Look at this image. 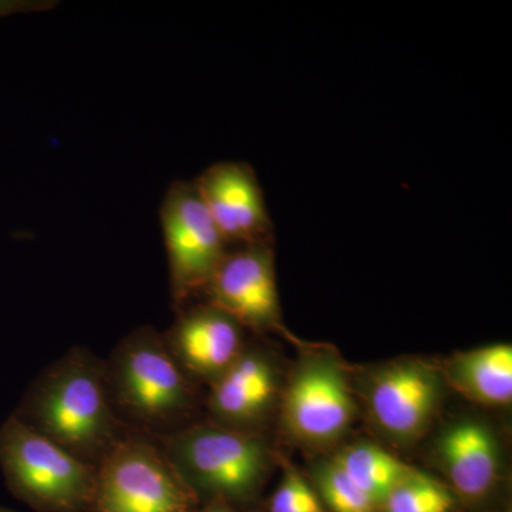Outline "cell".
I'll return each instance as SVG.
<instances>
[{
  "label": "cell",
  "instance_id": "cell-1",
  "mask_svg": "<svg viewBox=\"0 0 512 512\" xmlns=\"http://www.w3.org/2000/svg\"><path fill=\"white\" fill-rule=\"evenodd\" d=\"M15 417L94 467L130 431L111 407L106 363L84 348L43 370Z\"/></svg>",
  "mask_w": 512,
  "mask_h": 512
},
{
  "label": "cell",
  "instance_id": "cell-2",
  "mask_svg": "<svg viewBox=\"0 0 512 512\" xmlns=\"http://www.w3.org/2000/svg\"><path fill=\"white\" fill-rule=\"evenodd\" d=\"M104 363L111 407L127 429L163 439L194 424L195 382L156 329H134Z\"/></svg>",
  "mask_w": 512,
  "mask_h": 512
},
{
  "label": "cell",
  "instance_id": "cell-3",
  "mask_svg": "<svg viewBox=\"0 0 512 512\" xmlns=\"http://www.w3.org/2000/svg\"><path fill=\"white\" fill-rule=\"evenodd\" d=\"M160 440L178 476L211 503H247L264 485L274 457L261 433L194 423Z\"/></svg>",
  "mask_w": 512,
  "mask_h": 512
},
{
  "label": "cell",
  "instance_id": "cell-4",
  "mask_svg": "<svg viewBox=\"0 0 512 512\" xmlns=\"http://www.w3.org/2000/svg\"><path fill=\"white\" fill-rule=\"evenodd\" d=\"M0 467L9 490L39 512H86L96 467L10 417L0 429Z\"/></svg>",
  "mask_w": 512,
  "mask_h": 512
},
{
  "label": "cell",
  "instance_id": "cell-5",
  "mask_svg": "<svg viewBox=\"0 0 512 512\" xmlns=\"http://www.w3.org/2000/svg\"><path fill=\"white\" fill-rule=\"evenodd\" d=\"M198 503L160 440L130 430L97 464L86 512H197Z\"/></svg>",
  "mask_w": 512,
  "mask_h": 512
},
{
  "label": "cell",
  "instance_id": "cell-6",
  "mask_svg": "<svg viewBox=\"0 0 512 512\" xmlns=\"http://www.w3.org/2000/svg\"><path fill=\"white\" fill-rule=\"evenodd\" d=\"M355 414L348 367L335 350L303 353L281 393L286 433L303 446H330L348 433Z\"/></svg>",
  "mask_w": 512,
  "mask_h": 512
},
{
  "label": "cell",
  "instance_id": "cell-7",
  "mask_svg": "<svg viewBox=\"0 0 512 512\" xmlns=\"http://www.w3.org/2000/svg\"><path fill=\"white\" fill-rule=\"evenodd\" d=\"M177 311L204 296L229 247L192 181H174L160 211Z\"/></svg>",
  "mask_w": 512,
  "mask_h": 512
},
{
  "label": "cell",
  "instance_id": "cell-8",
  "mask_svg": "<svg viewBox=\"0 0 512 512\" xmlns=\"http://www.w3.org/2000/svg\"><path fill=\"white\" fill-rule=\"evenodd\" d=\"M439 367L403 359L373 370L366 384V404L373 423L399 443L417 441L430 429L443 402Z\"/></svg>",
  "mask_w": 512,
  "mask_h": 512
},
{
  "label": "cell",
  "instance_id": "cell-9",
  "mask_svg": "<svg viewBox=\"0 0 512 512\" xmlns=\"http://www.w3.org/2000/svg\"><path fill=\"white\" fill-rule=\"evenodd\" d=\"M204 296L205 302L227 313L244 329L284 330L272 245L228 251Z\"/></svg>",
  "mask_w": 512,
  "mask_h": 512
},
{
  "label": "cell",
  "instance_id": "cell-10",
  "mask_svg": "<svg viewBox=\"0 0 512 512\" xmlns=\"http://www.w3.org/2000/svg\"><path fill=\"white\" fill-rule=\"evenodd\" d=\"M192 183L228 247L274 244V225L251 165L221 161Z\"/></svg>",
  "mask_w": 512,
  "mask_h": 512
},
{
  "label": "cell",
  "instance_id": "cell-11",
  "mask_svg": "<svg viewBox=\"0 0 512 512\" xmlns=\"http://www.w3.org/2000/svg\"><path fill=\"white\" fill-rule=\"evenodd\" d=\"M178 312L173 326L161 335L164 343L194 382L211 386L247 348L244 328L207 302Z\"/></svg>",
  "mask_w": 512,
  "mask_h": 512
},
{
  "label": "cell",
  "instance_id": "cell-12",
  "mask_svg": "<svg viewBox=\"0 0 512 512\" xmlns=\"http://www.w3.org/2000/svg\"><path fill=\"white\" fill-rule=\"evenodd\" d=\"M281 393L275 360L265 350L245 348L237 362L210 386V421L229 429L259 433Z\"/></svg>",
  "mask_w": 512,
  "mask_h": 512
},
{
  "label": "cell",
  "instance_id": "cell-13",
  "mask_svg": "<svg viewBox=\"0 0 512 512\" xmlns=\"http://www.w3.org/2000/svg\"><path fill=\"white\" fill-rule=\"evenodd\" d=\"M437 456L451 491L468 503H480L500 477V447L490 427L481 421L451 424L437 443Z\"/></svg>",
  "mask_w": 512,
  "mask_h": 512
},
{
  "label": "cell",
  "instance_id": "cell-14",
  "mask_svg": "<svg viewBox=\"0 0 512 512\" xmlns=\"http://www.w3.org/2000/svg\"><path fill=\"white\" fill-rule=\"evenodd\" d=\"M448 386L471 402L508 407L512 402V348L491 345L457 353L440 367Z\"/></svg>",
  "mask_w": 512,
  "mask_h": 512
},
{
  "label": "cell",
  "instance_id": "cell-15",
  "mask_svg": "<svg viewBox=\"0 0 512 512\" xmlns=\"http://www.w3.org/2000/svg\"><path fill=\"white\" fill-rule=\"evenodd\" d=\"M333 460L380 508L413 470L389 451L366 441L346 446Z\"/></svg>",
  "mask_w": 512,
  "mask_h": 512
},
{
  "label": "cell",
  "instance_id": "cell-16",
  "mask_svg": "<svg viewBox=\"0 0 512 512\" xmlns=\"http://www.w3.org/2000/svg\"><path fill=\"white\" fill-rule=\"evenodd\" d=\"M456 505L453 491L436 478L410 471L384 501L383 512H451Z\"/></svg>",
  "mask_w": 512,
  "mask_h": 512
},
{
  "label": "cell",
  "instance_id": "cell-17",
  "mask_svg": "<svg viewBox=\"0 0 512 512\" xmlns=\"http://www.w3.org/2000/svg\"><path fill=\"white\" fill-rule=\"evenodd\" d=\"M320 497L332 512H380V507L338 466L322 461L315 471Z\"/></svg>",
  "mask_w": 512,
  "mask_h": 512
},
{
  "label": "cell",
  "instance_id": "cell-18",
  "mask_svg": "<svg viewBox=\"0 0 512 512\" xmlns=\"http://www.w3.org/2000/svg\"><path fill=\"white\" fill-rule=\"evenodd\" d=\"M271 512H326L319 495L298 470L286 464L284 477L269 504Z\"/></svg>",
  "mask_w": 512,
  "mask_h": 512
},
{
  "label": "cell",
  "instance_id": "cell-19",
  "mask_svg": "<svg viewBox=\"0 0 512 512\" xmlns=\"http://www.w3.org/2000/svg\"><path fill=\"white\" fill-rule=\"evenodd\" d=\"M59 5L52 0H0V18L16 13L45 12Z\"/></svg>",
  "mask_w": 512,
  "mask_h": 512
},
{
  "label": "cell",
  "instance_id": "cell-20",
  "mask_svg": "<svg viewBox=\"0 0 512 512\" xmlns=\"http://www.w3.org/2000/svg\"><path fill=\"white\" fill-rule=\"evenodd\" d=\"M225 512H232V511H231V508H229V507H228V508H227V511H225Z\"/></svg>",
  "mask_w": 512,
  "mask_h": 512
},
{
  "label": "cell",
  "instance_id": "cell-21",
  "mask_svg": "<svg viewBox=\"0 0 512 512\" xmlns=\"http://www.w3.org/2000/svg\"><path fill=\"white\" fill-rule=\"evenodd\" d=\"M2 512H9V511H2Z\"/></svg>",
  "mask_w": 512,
  "mask_h": 512
},
{
  "label": "cell",
  "instance_id": "cell-22",
  "mask_svg": "<svg viewBox=\"0 0 512 512\" xmlns=\"http://www.w3.org/2000/svg\"><path fill=\"white\" fill-rule=\"evenodd\" d=\"M3 510H0V512H2Z\"/></svg>",
  "mask_w": 512,
  "mask_h": 512
}]
</instances>
